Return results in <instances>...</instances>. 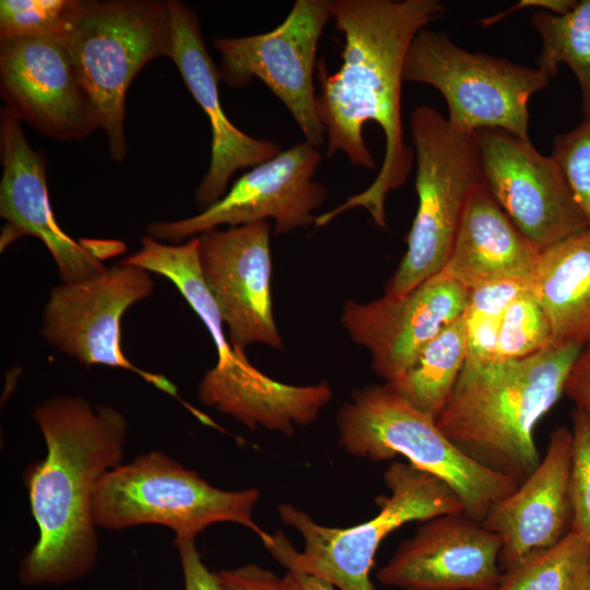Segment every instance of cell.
<instances>
[{"label":"cell","instance_id":"30bf717a","mask_svg":"<svg viewBox=\"0 0 590 590\" xmlns=\"http://www.w3.org/2000/svg\"><path fill=\"white\" fill-rule=\"evenodd\" d=\"M331 4L332 0H296L285 20L267 33L213 40L221 55L220 80L238 87L259 79L315 148L326 142L317 113L314 71L318 44L331 19Z\"/></svg>","mask_w":590,"mask_h":590},{"label":"cell","instance_id":"e575fe53","mask_svg":"<svg viewBox=\"0 0 590 590\" xmlns=\"http://www.w3.org/2000/svg\"><path fill=\"white\" fill-rule=\"evenodd\" d=\"M578 1L575 0H522L517 5L511 7L506 12H503L498 15H494L487 19L482 20L484 26L492 25L497 23L500 19L510 14L512 11L518 10L519 8L535 7L541 8L542 11L551 12L554 14H565L575 8Z\"/></svg>","mask_w":590,"mask_h":590},{"label":"cell","instance_id":"7c38bea8","mask_svg":"<svg viewBox=\"0 0 590 590\" xmlns=\"http://www.w3.org/2000/svg\"><path fill=\"white\" fill-rule=\"evenodd\" d=\"M321 162L317 148L304 141L253 166L232 188L200 213L146 226L149 236L180 244L217 228L272 219L274 234H287L315 223L312 212L326 199L327 189L314 179Z\"/></svg>","mask_w":590,"mask_h":590},{"label":"cell","instance_id":"8fae6325","mask_svg":"<svg viewBox=\"0 0 590 590\" xmlns=\"http://www.w3.org/2000/svg\"><path fill=\"white\" fill-rule=\"evenodd\" d=\"M153 287L149 271L121 262L87 280L57 285L44 309L42 335L84 366L104 365L137 374L179 400L200 418L199 412L178 399L172 381L137 367L121 350L123 314L149 297Z\"/></svg>","mask_w":590,"mask_h":590},{"label":"cell","instance_id":"277c9868","mask_svg":"<svg viewBox=\"0 0 590 590\" xmlns=\"http://www.w3.org/2000/svg\"><path fill=\"white\" fill-rule=\"evenodd\" d=\"M341 447L373 461L403 456L415 468L445 482L464 514L482 521L494 504L519 483L463 452L437 426L388 384L356 389L337 414Z\"/></svg>","mask_w":590,"mask_h":590},{"label":"cell","instance_id":"83f0119b","mask_svg":"<svg viewBox=\"0 0 590 590\" xmlns=\"http://www.w3.org/2000/svg\"><path fill=\"white\" fill-rule=\"evenodd\" d=\"M78 0H1L0 38L56 35Z\"/></svg>","mask_w":590,"mask_h":590},{"label":"cell","instance_id":"9c48e42d","mask_svg":"<svg viewBox=\"0 0 590 590\" xmlns=\"http://www.w3.org/2000/svg\"><path fill=\"white\" fill-rule=\"evenodd\" d=\"M403 80L427 84L445 98L448 120L461 129H500L529 139L528 103L550 84L540 69L458 46L445 32H418Z\"/></svg>","mask_w":590,"mask_h":590},{"label":"cell","instance_id":"1f68e13d","mask_svg":"<svg viewBox=\"0 0 590 590\" xmlns=\"http://www.w3.org/2000/svg\"><path fill=\"white\" fill-rule=\"evenodd\" d=\"M224 590H287L283 577L256 564L216 573Z\"/></svg>","mask_w":590,"mask_h":590},{"label":"cell","instance_id":"4fadbf2b","mask_svg":"<svg viewBox=\"0 0 590 590\" xmlns=\"http://www.w3.org/2000/svg\"><path fill=\"white\" fill-rule=\"evenodd\" d=\"M476 138L485 187L540 251L590 227L552 155L500 129Z\"/></svg>","mask_w":590,"mask_h":590},{"label":"cell","instance_id":"3957f363","mask_svg":"<svg viewBox=\"0 0 590 590\" xmlns=\"http://www.w3.org/2000/svg\"><path fill=\"white\" fill-rule=\"evenodd\" d=\"M583 345H552L530 356L464 364L436 424L463 452L519 484L538 468V422L564 394Z\"/></svg>","mask_w":590,"mask_h":590},{"label":"cell","instance_id":"7a4b0ae2","mask_svg":"<svg viewBox=\"0 0 590 590\" xmlns=\"http://www.w3.org/2000/svg\"><path fill=\"white\" fill-rule=\"evenodd\" d=\"M33 417L47 453L24 473L39 535L21 562L19 579L27 586L62 585L96 564L93 495L99 480L121 464L128 426L118 410L74 396L42 402Z\"/></svg>","mask_w":590,"mask_h":590},{"label":"cell","instance_id":"d6a6232c","mask_svg":"<svg viewBox=\"0 0 590 590\" xmlns=\"http://www.w3.org/2000/svg\"><path fill=\"white\" fill-rule=\"evenodd\" d=\"M177 551L185 590H224L216 573H212L203 563L194 543H181Z\"/></svg>","mask_w":590,"mask_h":590},{"label":"cell","instance_id":"9a60e30c","mask_svg":"<svg viewBox=\"0 0 590 590\" xmlns=\"http://www.w3.org/2000/svg\"><path fill=\"white\" fill-rule=\"evenodd\" d=\"M270 229L259 221L198 236L204 281L237 351L253 343L283 349L272 312Z\"/></svg>","mask_w":590,"mask_h":590},{"label":"cell","instance_id":"2e32d148","mask_svg":"<svg viewBox=\"0 0 590 590\" xmlns=\"http://www.w3.org/2000/svg\"><path fill=\"white\" fill-rule=\"evenodd\" d=\"M468 296L469 290L441 270L402 296L345 302L341 322L369 352L373 370L392 382L444 328L464 315Z\"/></svg>","mask_w":590,"mask_h":590},{"label":"cell","instance_id":"6da1fadb","mask_svg":"<svg viewBox=\"0 0 590 590\" xmlns=\"http://www.w3.org/2000/svg\"><path fill=\"white\" fill-rule=\"evenodd\" d=\"M438 0H332L331 19L344 36L342 64L328 73L320 61L317 113L327 134L326 156L343 152L351 164L375 168L363 127L375 121L385 135V155L374 181L342 204L316 216L322 227L343 212L363 208L380 228L387 227L385 201L400 188L414 163L404 141L401 113L403 69L420 31L442 16Z\"/></svg>","mask_w":590,"mask_h":590},{"label":"cell","instance_id":"d6986e66","mask_svg":"<svg viewBox=\"0 0 590 590\" xmlns=\"http://www.w3.org/2000/svg\"><path fill=\"white\" fill-rule=\"evenodd\" d=\"M167 5L172 28L168 58L206 115L212 132L210 165L194 194L204 210L224 196L236 170L257 166L282 151L274 141L253 138L229 121L220 102L219 67L204 45L197 14L180 0H167Z\"/></svg>","mask_w":590,"mask_h":590},{"label":"cell","instance_id":"4dcf8cb0","mask_svg":"<svg viewBox=\"0 0 590 590\" xmlns=\"http://www.w3.org/2000/svg\"><path fill=\"white\" fill-rule=\"evenodd\" d=\"M533 290V278H511L484 283L469 291L465 311L502 319L514 300Z\"/></svg>","mask_w":590,"mask_h":590},{"label":"cell","instance_id":"7402d4cb","mask_svg":"<svg viewBox=\"0 0 590 590\" xmlns=\"http://www.w3.org/2000/svg\"><path fill=\"white\" fill-rule=\"evenodd\" d=\"M540 252L481 182L469 198L442 271L470 291L496 280L533 278Z\"/></svg>","mask_w":590,"mask_h":590},{"label":"cell","instance_id":"5bb4252c","mask_svg":"<svg viewBox=\"0 0 590 590\" xmlns=\"http://www.w3.org/2000/svg\"><path fill=\"white\" fill-rule=\"evenodd\" d=\"M0 92L20 121L58 140L99 128L73 61L56 35L0 38Z\"/></svg>","mask_w":590,"mask_h":590},{"label":"cell","instance_id":"d4e9b609","mask_svg":"<svg viewBox=\"0 0 590 590\" xmlns=\"http://www.w3.org/2000/svg\"><path fill=\"white\" fill-rule=\"evenodd\" d=\"M530 22L541 38L536 68L552 79L560 64L567 66L580 88L583 117H589L590 0L578 1L565 14L536 11Z\"/></svg>","mask_w":590,"mask_h":590},{"label":"cell","instance_id":"f546056e","mask_svg":"<svg viewBox=\"0 0 590 590\" xmlns=\"http://www.w3.org/2000/svg\"><path fill=\"white\" fill-rule=\"evenodd\" d=\"M551 155L590 224V116L574 129L556 134Z\"/></svg>","mask_w":590,"mask_h":590},{"label":"cell","instance_id":"f1b7e54d","mask_svg":"<svg viewBox=\"0 0 590 590\" xmlns=\"http://www.w3.org/2000/svg\"><path fill=\"white\" fill-rule=\"evenodd\" d=\"M571 458L569 495L573 511L570 531L590 539V418L579 409L571 411Z\"/></svg>","mask_w":590,"mask_h":590},{"label":"cell","instance_id":"603a6c76","mask_svg":"<svg viewBox=\"0 0 590 590\" xmlns=\"http://www.w3.org/2000/svg\"><path fill=\"white\" fill-rule=\"evenodd\" d=\"M533 283L554 345H589L590 227L543 249Z\"/></svg>","mask_w":590,"mask_h":590},{"label":"cell","instance_id":"5b68a950","mask_svg":"<svg viewBox=\"0 0 590 590\" xmlns=\"http://www.w3.org/2000/svg\"><path fill=\"white\" fill-rule=\"evenodd\" d=\"M58 37L67 48L116 162L127 155L126 96L150 61L169 57L167 1L78 0Z\"/></svg>","mask_w":590,"mask_h":590},{"label":"cell","instance_id":"ffe728a7","mask_svg":"<svg viewBox=\"0 0 590 590\" xmlns=\"http://www.w3.org/2000/svg\"><path fill=\"white\" fill-rule=\"evenodd\" d=\"M570 458L571 430L558 427L538 468L481 521L502 541L499 567L504 571L555 545L570 531Z\"/></svg>","mask_w":590,"mask_h":590},{"label":"cell","instance_id":"8d00e7d4","mask_svg":"<svg viewBox=\"0 0 590 590\" xmlns=\"http://www.w3.org/2000/svg\"><path fill=\"white\" fill-rule=\"evenodd\" d=\"M576 590H590V574L587 570Z\"/></svg>","mask_w":590,"mask_h":590},{"label":"cell","instance_id":"ac0fdd59","mask_svg":"<svg viewBox=\"0 0 590 590\" xmlns=\"http://www.w3.org/2000/svg\"><path fill=\"white\" fill-rule=\"evenodd\" d=\"M500 539L463 511L422 524L403 541L377 580L403 590H494L503 571Z\"/></svg>","mask_w":590,"mask_h":590},{"label":"cell","instance_id":"4316f807","mask_svg":"<svg viewBox=\"0 0 590 590\" xmlns=\"http://www.w3.org/2000/svg\"><path fill=\"white\" fill-rule=\"evenodd\" d=\"M552 345L551 324L534 290L514 300L500 321L495 361L523 358Z\"/></svg>","mask_w":590,"mask_h":590},{"label":"cell","instance_id":"836d02e7","mask_svg":"<svg viewBox=\"0 0 590 590\" xmlns=\"http://www.w3.org/2000/svg\"><path fill=\"white\" fill-rule=\"evenodd\" d=\"M564 394L590 418V344L575 362L565 384Z\"/></svg>","mask_w":590,"mask_h":590},{"label":"cell","instance_id":"8992f818","mask_svg":"<svg viewBox=\"0 0 590 590\" xmlns=\"http://www.w3.org/2000/svg\"><path fill=\"white\" fill-rule=\"evenodd\" d=\"M390 494L379 497V512L351 528H330L288 504L278 506L281 520L303 536L296 551L282 531L262 543L287 569H298L331 582L339 590H375L369 578L381 541L410 521L464 512L456 493L438 477L410 463L393 462L385 472Z\"/></svg>","mask_w":590,"mask_h":590},{"label":"cell","instance_id":"e0dca14e","mask_svg":"<svg viewBox=\"0 0 590 590\" xmlns=\"http://www.w3.org/2000/svg\"><path fill=\"white\" fill-rule=\"evenodd\" d=\"M0 146L2 176L0 215L8 222L1 249L16 237L38 238L50 252L63 283H75L106 270L102 260L116 253L117 246L78 241L58 224L51 210L46 178V161L27 142L21 121L1 108Z\"/></svg>","mask_w":590,"mask_h":590},{"label":"cell","instance_id":"52a82bcc","mask_svg":"<svg viewBox=\"0 0 590 590\" xmlns=\"http://www.w3.org/2000/svg\"><path fill=\"white\" fill-rule=\"evenodd\" d=\"M418 204L406 251L386 285L402 296L440 272L473 190L483 182L475 131L451 123L437 109L416 106L411 116Z\"/></svg>","mask_w":590,"mask_h":590},{"label":"cell","instance_id":"d590c367","mask_svg":"<svg viewBox=\"0 0 590 590\" xmlns=\"http://www.w3.org/2000/svg\"><path fill=\"white\" fill-rule=\"evenodd\" d=\"M283 580L287 590H337L328 580L298 569H287Z\"/></svg>","mask_w":590,"mask_h":590},{"label":"cell","instance_id":"44dd1931","mask_svg":"<svg viewBox=\"0 0 590 590\" xmlns=\"http://www.w3.org/2000/svg\"><path fill=\"white\" fill-rule=\"evenodd\" d=\"M206 405L231 415L250 429L262 426L292 435L296 425H308L332 398L326 381L293 386L257 369L247 357L209 369L198 387Z\"/></svg>","mask_w":590,"mask_h":590},{"label":"cell","instance_id":"484cf974","mask_svg":"<svg viewBox=\"0 0 590 590\" xmlns=\"http://www.w3.org/2000/svg\"><path fill=\"white\" fill-rule=\"evenodd\" d=\"M590 539L569 531L555 545L503 571L494 590H576L588 570Z\"/></svg>","mask_w":590,"mask_h":590},{"label":"cell","instance_id":"ba28073f","mask_svg":"<svg viewBox=\"0 0 590 590\" xmlns=\"http://www.w3.org/2000/svg\"><path fill=\"white\" fill-rule=\"evenodd\" d=\"M258 488L224 491L162 451L138 456L108 471L97 483L92 503L95 527L120 530L160 524L175 540H193L206 527L234 522L262 541L268 532L252 518Z\"/></svg>","mask_w":590,"mask_h":590},{"label":"cell","instance_id":"74e56055","mask_svg":"<svg viewBox=\"0 0 590 590\" xmlns=\"http://www.w3.org/2000/svg\"><path fill=\"white\" fill-rule=\"evenodd\" d=\"M588 571H589V574H590V551H589Z\"/></svg>","mask_w":590,"mask_h":590},{"label":"cell","instance_id":"cb8c5ba5","mask_svg":"<svg viewBox=\"0 0 590 590\" xmlns=\"http://www.w3.org/2000/svg\"><path fill=\"white\" fill-rule=\"evenodd\" d=\"M467 353L463 315L444 328L400 378L386 384L414 408L437 420L453 393Z\"/></svg>","mask_w":590,"mask_h":590}]
</instances>
